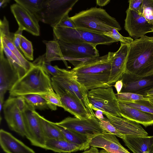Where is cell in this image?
<instances>
[{"label":"cell","instance_id":"obj_1","mask_svg":"<svg viewBox=\"0 0 153 153\" xmlns=\"http://www.w3.org/2000/svg\"><path fill=\"white\" fill-rule=\"evenodd\" d=\"M114 52L80 61H70L78 81L88 91L110 86L108 84Z\"/></svg>","mask_w":153,"mask_h":153},{"label":"cell","instance_id":"obj_2","mask_svg":"<svg viewBox=\"0 0 153 153\" xmlns=\"http://www.w3.org/2000/svg\"><path fill=\"white\" fill-rule=\"evenodd\" d=\"M125 72L144 76L153 74V37L144 36L129 44Z\"/></svg>","mask_w":153,"mask_h":153},{"label":"cell","instance_id":"obj_3","mask_svg":"<svg viewBox=\"0 0 153 153\" xmlns=\"http://www.w3.org/2000/svg\"><path fill=\"white\" fill-rule=\"evenodd\" d=\"M70 18L76 28L97 34H103L114 28L118 31L122 29L116 19L101 8L91 7Z\"/></svg>","mask_w":153,"mask_h":153},{"label":"cell","instance_id":"obj_4","mask_svg":"<svg viewBox=\"0 0 153 153\" xmlns=\"http://www.w3.org/2000/svg\"><path fill=\"white\" fill-rule=\"evenodd\" d=\"M9 92L10 96L13 97L32 94L56 93L50 76L42 68L34 65L18 80Z\"/></svg>","mask_w":153,"mask_h":153},{"label":"cell","instance_id":"obj_5","mask_svg":"<svg viewBox=\"0 0 153 153\" xmlns=\"http://www.w3.org/2000/svg\"><path fill=\"white\" fill-rule=\"evenodd\" d=\"M54 40L71 43H88L96 46L110 45L117 42L104 34H98L82 30L68 27H52Z\"/></svg>","mask_w":153,"mask_h":153},{"label":"cell","instance_id":"obj_6","mask_svg":"<svg viewBox=\"0 0 153 153\" xmlns=\"http://www.w3.org/2000/svg\"><path fill=\"white\" fill-rule=\"evenodd\" d=\"M88 98L93 110H100L113 116L122 117L119 101L111 86L90 90Z\"/></svg>","mask_w":153,"mask_h":153},{"label":"cell","instance_id":"obj_7","mask_svg":"<svg viewBox=\"0 0 153 153\" xmlns=\"http://www.w3.org/2000/svg\"><path fill=\"white\" fill-rule=\"evenodd\" d=\"M60 72L52 77V81L68 90L79 99L84 104L89 113L95 116L89 103L88 98V91L78 81L75 73L71 70L60 68Z\"/></svg>","mask_w":153,"mask_h":153},{"label":"cell","instance_id":"obj_8","mask_svg":"<svg viewBox=\"0 0 153 153\" xmlns=\"http://www.w3.org/2000/svg\"><path fill=\"white\" fill-rule=\"evenodd\" d=\"M78 0H44L40 21L56 26L65 16L68 14Z\"/></svg>","mask_w":153,"mask_h":153},{"label":"cell","instance_id":"obj_9","mask_svg":"<svg viewBox=\"0 0 153 153\" xmlns=\"http://www.w3.org/2000/svg\"><path fill=\"white\" fill-rule=\"evenodd\" d=\"M27 105L26 109L22 112L26 131L25 137L32 145L44 149L46 139L38 113L34 108Z\"/></svg>","mask_w":153,"mask_h":153},{"label":"cell","instance_id":"obj_10","mask_svg":"<svg viewBox=\"0 0 153 153\" xmlns=\"http://www.w3.org/2000/svg\"><path fill=\"white\" fill-rule=\"evenodd\" d=\"M56 125L89 136H94L106 132L101 127L99 119L96 116L88 119H81L68 117L61 121L54 123Z\"/></svg>","mask_w":153,"mask_h":153},{"label":"cell","instance_id":"obj_11","mask_svg":"<svg viewBox=\"0 0 153 153\" xmlns=\"http://www.w3.org/2000/svg\"><path fill=\"white\" fill-rule=\"evenodd\" d=\"M56 40L58 42L64 61H80L100 56L97 46L95 45L88 43H71Z\"/></svg>","mask_w":153,"mask_h":153},{"label":"cell","instance_id":"obj_12","mask_svg":"<svg viewBox=\"0 0 153 153\" xmlns=\"http://www.w3.org/2000/svg\"><path fill=\"white\" fill-rule=\"evenodd\" d=\"M52 82L53 89L59 97L65 111L81 119H88L94 116L79 99L68 90Z\"/></svg>","mask_w":153,"mask_h":153},{"label":"cell","instance_id":"obj_13","mask_svg":"<svg viewBox=\"0 0 153 153\" xmlns=\"http://www.w3.org/2000/svg\"><path fill=\"white\" fill-rule=\"evenodd\" d=\"M5 119L10 129L22 137L26 131L22 112L16 104V97H9L3 105Z\"/></svg>","mask_w":153,"mask_h":153},{"label":"cell","instance_id":"obj_14","mask_svg":"<svg viewBox=\"0 0 153 153\" xmlns=\"http://www.w3.org/2000/svg\"><path fill=\"white\" fill-rule=\"evenodd\" d=\"M124 28L135 39L153 32V25L149 23L143 16L128 8L126 11Z\"/></svg>","mask_w":153,"mask_h":153},{"label":"cell","instance_id":"obj_15","mask_svg":"<svg viewBox=\"0 0 153 153\" xmlns=\"http://www.w3.org/2000/svg\"><path fill=\"white\" fill-rule=\"evenodd\" d=\"M120 79L123 82L120 93H132L146 97L147 92L153 88V74L142 76L125 72Z\"/></svg>","mask_w":153,"mask_h":153},{"label":"cell","instance_id":"obj_16","mask_svg":"<svg viewBox=\"0 0 153 153\" xmlns=\"http://www.w3.org/2000/svg\"><path fill=\"white\" fill-rule=\"evenodd\" d=\"M10 9L19 25V28L35 36L40 35L39 21L27 9L16 3L11 5Z\"/></svg>","mask_w":153,"mask_h":153},{"label":"cell","instance_id":"obj_17","mask_svg":"<svg viewBox=\"0 0 153 153\" xmlns=\"http://www.w3.org/2000/svg\"><path fill=\"white\" fill-rule=\"evenodd\" d=\"M19 78L4 53L0 54V103L3 104L4 95L11 90Z\"/></svg>","mask_w":153,"mask_h":153},{"label":"cell","instance_id":"obj_18","mask_svg":"<svg viewBox=\"0 0 153 153\" xmlns=\"http://www.w3.org/2000/svg\"><path fill=\"white\" fill-rule=\"evenodd\" d=\"M102 113L124 136H148V133L140 124L122 117L113 116L104 112Z\"/></svg>","mask_w":153,"mask_h":153},{"label":"cell","instance_id":"obj_19","mask_svg":"<svg viewBox=\"0 0 153 153\" xmlns=\"http://www.w3.org/2000/svg\"><path fill=\"white\" fill-rule=\"evenodd\" d=\"M115 135L105 132L94 136L90 146L102 148L108 153H131L120 143Z\"/></svg>","mask_w":153,"mask_h":153},{"label":"cell","instance_id":"obj_20","mask_svg":"<svg viewBox=\"0 0 153 153\" xmlns=\"http://www.w3.org/2000/svg\"><path fill=\"white\" fill-rule=\"evenodd\" d=\"M129 44L121 43L119 49L114 52L111 64L108 85L109 86L120 79L125 73Z\"/></svg>","mask_w":153,"mask_h":153},{"label":"cell","instance_id":"obj_21","mask_svg":"<svg viewBox=\"0 0 153 153\" xmlns=\"http://www.w3.org/2000/svg\"><path fill=\"white\" fill-rule=\"evenodd\" d=\"M0 145L6 153H36L10 133L3 129L0 130Z\"/></svg>","mask_w":153,"mask_h":153},{"label":"cell","instance_id":"obj_22","mask_svg":"<svg viewBox=\"0 0 153 153\" xmlns=\"http://www.w3.org/2000/svg\"><path fill=\"white\" fill-rule=\"evenodd\" d=\"M118 101L120 113L122 117L146 127L153 125V114L143 111Z\"/></svg>","mask_w":153,"mask_h":153},{"label":"cell","instance_id":"obj_23","mask_svg":"<svg viewBox=\"0 0 153 153\" xmlns=\"http://www.w3.org/2000/svg\"><path fill=\"white\" fill-rule=\"evenodd\" d=\"M152 137L126 136L122 139L133 153H149Z\"/></svg>","mask_w":153,"mask_h":153},{"label":"cell","instance_id":"obj_24","mask_svg":"<svg viewBox=\"0 0 153 153\" xmlns=\"http://www.w3.org/2000/svg\"><path fill=\"white\" fill-rule=\"evenodd\" d=\"M44 149L59 153L84 150L82 147L64 139H46Z\"/></svg>","mask_w":153,"mask_h":153},{"label":"cell","instance_id":"obj_25","mask_svg":"<svg viewBox=\"0 0 153 153\" xmlns=\"http://www.w3.org/2000/svg\"><path fill=\"white\" fill-rule=\"evenodd\" d=\"M58 126L64 135L65 140L82 147L84 150L89 148L90 143L92 137Z\"/></svg>","mask_w":153,"mask_h":153},{"label":"cell","instance_id":"obj_26","mask_svg":"<svg viewBox=\"0 0 153 153\" xmlns=\"http://www.w3.org/2000/svg\"><path fill=\"white\" fill-rule=\"evenodd\" d=\"M42 127L46 139L65 140L59 126L54 123L49 121L38 113Z\"/></svg>","mask_w":153,"mask_h":153},{"label":"cell","instance_id":"obj_27","mask_svg":"<svg viewBox=\"0 0 153 153\" xmlns=\"http://www.w3.org/2000/svg\"><path fill=\"white\" fill-rule=\"evenodd\" d=\"M26 103L35 109H57V106L48 102L43 97L38 94H32L22 96Z\"/></svg>","mask_w":153,"mask_h":153},{"label":"cell","instance_id":"obj_28","mask_svg":"<svg viewBox=\"0 0 153 153\" xmlns=\"http://www.w3.org/2000/svg\"><path fill=\"white\" fill-rule=\"evenodd\" d=\"M43 42L46 46V51L45 54L46 61L51 62L57 60H62L64 61L57 40H43Z\"/></svg>","mask_w":153,"mask_h":153},{"label":"cell","instance_id":"obj_29","mask_svg":"<svg viewBox=\"0 0 153 153\" xmlns=\"http://www.w3.org/2000/svg\"><path fill=\"white\" fill-rule=\"evenodd\" d=\"M4 52L13 69L17 73L19 79L27 72L25 69L20 61L7 47L3 42Z\"/></svg>","mask_w":153,"mask_h":153},{"label":"cell","instance_id":"obj_30","mask_svg":"<svg viewBox=\"0 0 153 153\" xmlns=\"http://www.w3.org/2000/svg\"><path fill=\"white\" fill-rule=\"evenodd\" d=\"M44 0H15L14 1L27 9L40 21L41 12Z\"/></svg>","mask_w":153,"mask_h":153},{"label":"cell","instance_id":"obj_31","mask_svg":"<svg viewBox=\"0 0 153 153\" xmlns=\"http://www.w3.org/2000/svg\"><path fill=\"white\" fill-rule=\"evenodd\" d=\"M32 63L34 65L42 68L46 73L52 77L57 75L60 72V68L57 66H53L51 65V62L45 61V54L39 56Z\"/></svg>","mask_w":153,"mask_h":153},{"label":"cell","instance_id":"obj_32","mask_svg":"<svg viewBox=\"0 0 153 153\" xmlns=\"http://www.w3.org/2000/svg\"><path fill=\"white\" fill-rule=\"evenodd\" d=\"M3 40L6 45L20 61L27 72L34 66L32 62L27 60L21 51L15 46L12 40L5 37L3 38Z\"/></svg>","mask_w":153,"mask_h":153},{"label":"cell","instance_id":"obj_33","mask_svg":"<svg viewBox=\"0 0 153 153\" xmlns=\"http://www.w3.org/2000/svg\"><path fill=\"white\" fill-rule=\"evenodd\" d=\"M149 98L148 100H139L131 102H121L143 111L153 114V100Z\"/></svg>","mask_w":153,"mask_h":153},{"label":"cell","instance_id":"obj_34","mask_svg":"<svg viewBox=\"0 0 153 153\" xmlns=\"http://www.w3.org/2000/svg\"><path fill=\"white\" fill-rule=\"evenodd\" d=\"M140 14L153 25V0H143Z\"/></svg>","mask_w":153,"mask_h":153},{"label":"cell","instance_id":"obj_35","mask_svg":"<svg viewBox=\"0 0 153 153\" xmlns=\"http://www.w3.org/2000/svg\"><path fill=\"white\" fill-rule=\"evenodd\" d=\"M116 95L118 101L122 102H131L137 100H148L149 99L142 95L130 92L117 93Z\"/></svg>","mask_w":153,"mask_h":153},{"label":"cell","instance_id":"obj_36","mask_svg":"<svg viewBox=\"0 0 153 153\" xmlns=\"http://www.w3.org/2000/svg\"><path fill=\"white\" fill-rule=\"evenodd\" d=\"M20 48L25 57L29 60L33 59V49L31 42L23 36H22Z\"/></svg>","mask_w":153,"mask_h":153},{"label":"cell","instance_id":"obj_37","mask_svg":"<svg viewBox=\"0 0 153 153\" xmlns=\"http://www.w3.org/2000/svg\"><path fill=\"white\" fill-rule=\"evenodd\" d=\"M104 35L108 36L120 43L130 44L134 40L130 37H125L122 35L116 29L114 28L111 30L104 33Z\"/></svg>","mask_w":153,"mask_h":153},{"label":"cell","instance_id":"obj_38","mask_svg":"<svg viewBox=\"0 0 153 153\" xmlns=\"http://www.w3.org/2000/svg\"><path fill=\"white\" fill-rule=\"evenodd\" d=\"M14 33L10 32L9 22L5 16L0 21V39H3L4 37L13 41Z\"/></svg>","mask_w":153,"mask_h":153},{"label":"cell","instance_id":"obj_39","mask_svg":"<svg viewBox=\"0 0 153 153\" xmlns=\"http://www.w3.org/2000/svg\"><path fill=\"white\" fill-rule=\"evenodd\" d=\"M99 119L101 127L106 132L113 134L122 139L124 138V136L119 132L107 118Z\"/></svg>","mask_w":153,"mask_h":153},{"label":"cell","instance_id":"obj_40","mask_svg":"<svg viewBox=\"0 0 153 153\" xmlns=\"http://www.w3.org/2000/svg\"><path fill=\"white\" fill-rule=\"evenodd\" d=\"M50 104L63 108V106L59 96L55 93H47L39 94Z\"/></svg>","mask_w":153,"mask_h":153},{"label":"cell","instance_id":"obj_41","mask_svg":"<svg viewBox=\"0 0 153 153\" xmlns=\"http://www.w3.org/2000/svg\"><path fill=\"white\" fill-rule=\"evenodd\" d=\"M56 26L76 28V26L68 16V14L65 16L58 23ZM55 26V27H56Z\"/></svg>","mask_w":153,"mask_h":153},{"label":"cell","instance_id":"obj_42","mask_svg":"<svg viewBox=\"0 0 153 153\" xmlns=\"http://www.w3.org/2000/svg\"><path fill=\"white\" fill-rule=\"evenodd\" d=\"M143 0H130L128 1L129 3V8L140 14L141 6Z\"/></svg>","mask_w":153,"mask_h":153},{"label":"cell","instance_id":"obj_43","mask_svg":"<svg viewBox=\"0 0 153 153\" xmlns=\"http://www.w3.org/2000/svg\"><path fill=\"white\" fill-rule=\"evenodd\" d=\"M23 30L18 29L14 33L13 42L15 46L21 51L20 44Z\"/></svg>","mask_w":153,"mask_h":153},{"label":"cell","instance_id":"obj_44","mask_svg":"<svg viewBox=\"0 0 153 153\" xmlns=\"http://www.w3.org/2000/svg\"><path fill=\"white\" fill-rule=\"evenodd\" d=\"M16 102L19 109L22 112L26 109L27 104L22 96H19L16 97Z\"/></svg>","mask_w":153,"mask_h":153},{"label":"cell","instance_id":"obj_45","mask_svg":"<svg viewBox=\"0 0 153 153\" xmlns=\"http://www.w3.org/2000/svg\"><path fill=\"white\" fill-rule=\"evenodd\" d=\"M113 86L115 88L117 94L120 93L123 87V82L122 80L120 79L118 80Z\"/></svg>","mask_w":153,"mask_h":153},{"label":"cell","instance_id":"obj_46","mask_svg":"<svg viewBox=\"0 0 153 153\" xmlns=\"http://www.w3.org/2000/svg\"><path fill=\"white\" fill-rule=\"evenodd\" d=\"M105 150L99 152L97 147L92 146L89 150L85 151L82 153H107Z\"/></svg>","mask_w":153,"mask_h":153},{"label":"cell","instance_id":"obj_47","mask_svg":"<svg viewBox=\"0 0 153 153\" xmlns=\"http://www.w3.org/2000/svg\"><path fill=\"white\" fill-rule=\"evenodd\" d=\"M97 4L100 6H104L108 4L110 0H97L96 1Z\"/></svg>","mask_w":153,"mask_h":153},{"label":"cell","instance_id":"obj_48","mask_svg":"<svg viewBox=\"0 0 153 153\" xmlns=\"http://www.w3.org/2000/svg\"><path fill=\"white\" fill-rule=\"evenodd\" d=\"M96 117L98 119H103L105 118L103 116V114L102 111L98 110L96 111L95 114Z\"/></svg>","mask_w":153,"mask_h":153},{"label":"cell","instance_id":"obj_49","mask_svg":"<svg viewBox=\"0 0 153 153\" xmlns=\"http://www.w3.org/2000/svg\"><path fill=\"white\" fill-rule=\"evenodd\" d=\"M9 0H0V8H3L7 6L8 3L10 2Z\"/></svg>","mask_w":153,"mask_h":153},{"label":"cell","instance_id":"obj_50","mask_svg":"<svg viewBox=\"0 0 153 153\" xmlns=\"http://www.w3.org/2000/svg\"><path fill=\"white\" fill-rule=\"evenodd\" d=\"M146 97L153 100V88L147 92Z\"/></svg>","mask_w":153,"mask_h":153},{"label":"cell","instance_id":"obj_51","mask_svg":"<svg viewBox=\"0 0 153 153\" xmlns=\"http://www.w3.org/2000/svg\"><path fill=\"white\" fill-rule=\"evenodd\" d=\"M149 153H153V136H152L151 142L149 147Z\"/></svg>","mask_w":153,"mask_h":153}]
</instances>
